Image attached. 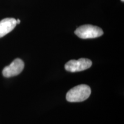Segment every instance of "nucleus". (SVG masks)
<instances>
[{"instance_id": "1", "label": "nucleus", "mask_w": 124, "mask_h": 124, "mask_svg": "<svg viewBox=\"0 0 124 124\" xmlns=\"http://www.w3.org/2000/svg\"><path fill=\"white\" fill-rule=\"evenodd\" d=\"M91 89L86 85H80L71 89L66 94V100L70 102H82L91 94Z\"/></svg>"}, {"instance_id": "5", "label": "nucleus", "mask_w": 124, "mask_h": 124, "mask_svg": "<svg viewBox=\"0 0 124 124\" xmlns=\"http://www.w3.org/2000/svg\"><path fill=\"white\" fill-rule=\"evenodd\" d=\"M17 25L16 20L13 18H5L0 21V38L13 30Z\"/></svg>"}, {"instance_id": "6", "label": "nucleus", "mask_w": 124, "mask_h": 124, "mask_svg": "<svg viewBox=\"0 0 124 124\" xmlns=\"http://www.w3.org/2000/svg\"><path fill=\"white\" fill-rule=\"evenodd\" d=\"M16 23H17V24H20V20L19 19L16 20Z\"/></svg>"}, {"instance_id": "3", "label": "nucleus", "mask_w": 124, "mask_h": 124, "mask_svg": "<svg viewBox=\"0 0 124 124\" xmlns=\"http://www.w3.org/2000/svg\"><path fill=\"white\" fill-rule=\"evenodd\" d=\"M92 62L89 59L80 58L78 60H71L65 64V69L71 72H79L91 67Z\"/></svg>"}, {"instance_id": "4", "label": "nucleus", "mask_w": 124, "mask_h": 124, "mask_svg": "<svg viewBox=\"0 0 124 124\" xmlns=\"http://www.w3.org/2000/svg\"><path fill=\"white\" fill-rule=\"evenodd\" d=\"M24 68V63L20 59H16L9 66L4 68L2 74L4 77L10 78L18 75L22 72Z\"/></svg>"}, {"instance_id": "7", "label": "nucleus", "mask_w": 124, "mask_h": 124, "mask_svg": "<svg viewBox=\"0 0 124 124\" xmlns=\"http://www.w3.org/2000/svg\"><path fill=\"white\" fill-rule=\"evenodd\" d=\"M121 1L122 2H124V0H121Z\"/></svg>"}, {"instance_id": "2", "label": "nucleus", "mask_w": 124, "mask_h": 124, "mask_svg": "<svg viewBox=\"0 0 124 124\" xmlns=\"http://www.w3.org/2000/svg\"><path fill=\"white\" fill-rule=\"evenodd\" d=\"M75 34L79 38L87 39L98 38L103 35V32L101 28L92 25H83L76 29Z\"/></svg>"}]
</instances>
